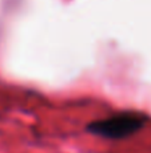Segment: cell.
<instances>
[{
    "label": "cell",
    "instance_id": "obj_1",
    "mask_svg": "<svg viewBox=\"0 0 151 153\" xmlns=\"http://www.w3.org/2000/svg\"><path fill=\"white\" fill-rule=\"evenodd\" d=\"M149 121L142 111H119L106 118L96 120L87 125L86 129L94 136L108 140H122L135 134Z\"/></svg>",
    "mask_w": 151,
    "mask_h": 153
}]
</instances>
